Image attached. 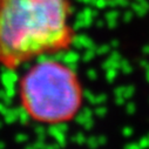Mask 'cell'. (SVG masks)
Listing matches in <instances>:
<instances>
[{"mask_svg": "<svg viewBox=\"0 0 149 149\" xmlns=\"http://www.w3.org/2000/svg\"><path fill=\"white\" fill-rule=\"evenodd\" d=\"M77 33L70 0H0V67L15 72L69 51Z\"/></svg>", "mask_w": 149, "mask_h": 149, "instance_id": "6da1fadb", "label": "cell"}, {"mask_svg": "<svg viewBox=\"0 0 149 149\" xmlns=\"http://www.w3.org/2000/svg\"><path fill=\"white\" fill-rule=\"evenodd\" d=\"M17 94L25 115L44 126L72 122L85 102L84 86L77 70L54 56L28 63L19 78Z\"/></svg>", "mask_w": 149, "mask_h": 149, "instance_id": "7a4b0ae2", "label": "cell"}]
</instances>
